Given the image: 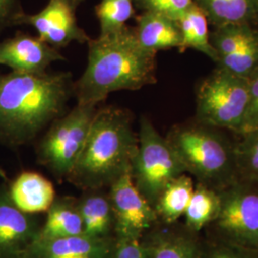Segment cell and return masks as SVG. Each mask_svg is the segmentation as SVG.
<instances>
[{"label":"cell","mask_w":258,"mask_h":258,"mask_svg":"<svg viewBox=\"0 0 258 258\" xmlns=\"http://www.w3.org/2000/svg\"><path fill=\"white\" fill-rule=\"evenodd\" d=\"M257 36V31L249 23L230 24L216 27L211 36V42L219 60L224 56L235 53Z\"/></svg>","instance_id":"obj_23"},{"label":"cell","mask_w":258,"mask_h":258,"mask_svg":"<svg viewBox=\"0 0 258 258\" xmlns=\"http://www.w3.org/2000/svg\"><path fill=\"white\" fill-rule=\"evenodd\" d=\"M41 226L37 214L23 212L12 202L7 181L0 184V258H27Z\"/></svg>","instance_id":"obj_11"},{"label":"cell","mask_w":258,"mask_h":258,"mask_svg":"<svg viewBox=\"0 0 258 258\" xmlns=\"http://www.w3.org/2000/svg\"><path fill=\"white\" fill-rule=\"evenodd\" d=\"M95 105L78 104L54 120L39 140L37 160L57 179H67L83 149L93 118Z\"/></svg>","instance_id":"obj_7"},{"label":"cell","mask_w":258,"mask_h":258,"mask_svg":"<svg viewBox=\"0 0 258 258\" xmlns=\"http://www.w3.org/2000/svg\"><path fill=\"white\" fill-rule=\"evenodd\" d=\"M70 72L0 74V144L31 143L64 114L73 96Z\"/></svg>","instance_id":"obj_1"},{"label":"cell","mask_w":258,"mask_h":258,"mask_svg":"<svg viewBox=\"0 0 258 258\" xmlns=\"http://www.w3.org/2000/svg\"><path fill=\"white\" fill-rule=\"evenodd\" d=\"M83 0H49L46 6L37 14L23 12L17 20V26L34 28L37 37L56 49L72 42L87 43L89 37L78 23L77 10Z\"/></svg>","instance_id":"obj_10"},{"label":"cell","mask_w":258,"mask_h":258,"mask_svg":"<svg viewBox=\"0 0 258 258\" xmlns=\"http://www.w3.org/2000/svg\"><path fill=\"white\" fill-rule=\"evenodd\" d=\"M12 202L20 211L29 214L46 212L55 198L53 184L35 171H23L7 182Z\"/></svg>","instance_id":"obj_15"},{"label":"cell","mask_w":258,"mask_h":258,"mask_svg":"<svg viewBox=\"0 0 258 258\" xmlns=\"http://www.w3.org/2000/svg\"><path fill=\"white\" fill-rule=\"evenodd\" d=\"M217 62L231 73L248 79L258 67V36L235 53L222 57Z\"/></svg>","instance_id":"obj_26"},{"label":"cell","mask_w":258,"mask_h":258,"mask_svg":"<svg viewBox=\"0 0 258 258\" xmlns=\"http://www.w3.org/2000/svg\"><path fill=\"white\" fill-rule=\"evenodd\" d=\"M166 139L197 183L220 190L238 180L234 145L217 128L201 123L179 125Z\"/></svg>","instance_id":"obj_4"},{"label":"cell","mask_w":258,"mask_h":258,"mask_svg":"<svg viewBox=\"0 0 258 258\" xmlns=\"http://www.w3.org/2000/svg\"><path fill=\"white\" fill-rule=\"evenodd\" d=\"M137 148L138 133L129 111L116 106L98 109L67 180L83 190L108 188L130 171Z\"/></svg>","instance_id":"obj_3"},{"label":"cell","mask_w":258,"mask_h":258,"mask_svg":"<svg viewBox=\"0 0 258 258\" xmlns=\"http://www.w3.org/2000/svg\"><path fill=\"white\" fill-rule=\"evenodd\" d=\"M115 216L116 239L141 240L157 223L154 208L141 194L130 171L108 187Z\"/></svg>","instance_id":"obj_9"},{"label":"cell","mask_w":258,"mask_h":258,"mask_svg":"<svg viewBox=\"0 0 258 258\" xmlns=\"http://www.w3.org/2000/svg\"><path fill=\"white\" fill-rule=\"evenodd\" d=\"M186 173L184 165L166 137L162 136L147 117L140 120L138 148L130 174L141 194L152 207L164 187L176 177Z\"/></svg>","instance_id":"obj_5"},{"label":"cell","mask_w":258,"mask_h":258,"mask_svg":"<svg viewBox=\"0 0 258 258\" xmlns=\"http://www.w3.org/2000/svg\"><path fill=\"white\" fill-rule=\"evenodd\" d=\"M134 3L143 12L159 14L177 21L194 5L195 0H134Z\"/></svg>","instance_id":"obj_28"},{"label":"cell","mask_w":258,"mask_h":258,"mask_svg":"<svg viewBox=\"0 0 258 258\" xmlns=\"http://www.w3.org/2000/svg\"><path fill=\"white\" fill-rule=\"evenodd\" d=\"M100 23V36L119 32L134 14V0H101L95 7Z\"/></svg>","instance_id":"obj_24"},{"label":"cell","mask_w":258,"mask_h":258,"mask_svg":"<svg viewBox=\"0 0 258 258\" xmlns=\"http://www.w3.org/2000/svg\"><path fill=\"white\" fill-rule=\"evenodd\" d=\"M116 238L98 239L76 235L55 239L37 240L27 258H110Z\"/></svg>","instance_id":"obj_14"},{"label":"cell","mask_w":258,"mask_h":258,"mask_svg":"<svg viewBox=\"0 0 258 258\" xmlns=\"http://www.w3.org/2000/svg\"><path fill=\"white\" fill-rule=\"evenodd\" d=\"M141 241L148 258H202L203 254V240L178 222H158Z\"/></svg>","instance_id":"obj_13"},{"label":"cell","mask_w":258,"mask_h":258,"mask_svg":"<svg viewBox=\"0 0 258 258\" xmlns=\"http://www.w3.org/2000/svg\"><path fill=\"white\" fill-rule=\"evenodd\" d=\"M221 208L220 191L197 183L194 194L184 212V226L199 233L216 220Z\"/></svg>","instance_id":"obj_21"},{"label":"cell","mask_w":258,"mask_h":258,"mask_svg":"<svg viewBox=\"0 0 258 258\" xmlns=\"http://www.w3.org/2000/svg\"><path fill=\"white\" fill-rule=\"evenodd\" d=\"M110 258H148L141 240L116 239Z\"/></svg>","instance_id":"obj_30"},{"label":"cell","mask_w":258,"mask_h":258,"mask_svg":"<svg viewBox=\"0 0 258 258\" xmlns=\"http://www.w3.org/2000/svg\"><path fill=\"white\" fill-rule=\"evenodd\" d=\"M83 233V219L78 199L72 196H55L46 212V218L42 223L38 239L70 237Z\"/></svg>","instance_id":"obj_18"},{"label":"cell","mask_w":258,"mask_h":258,"mask_svg":"<svg viewBox=\"0 0 258 258\" xmlns=\"http://www.w3.org/2000/svg\"><path fill=\"white\" fill-rule=\"evenodd\" d=\"M192 178L187 173L178 176L164 187L153 208L158 221L174 224L184 216L194 190Z\"/></svg>","instance_id":"obj_19"},{"label":"cell","mask_w":258,"mask_h":258,"mask_svg":"<svg viewBox=\"0 0 258 258\" xmlns=\"http://www.w3.org/2000/svg\"><path fill=\"white\" fill-rule=\"evenodd\" d=\"M215 27L250 24L258 18V0H195Z\"/></svg>","instance_id":"obj_20"},{"label":"cell","mask_w":258,"mask_h":258,"mask_svg":"<svg viewBox=\"0 0 258 258\" xmlns=\"http://www.w3.org/2000/svg\"><path fill=\"white\" fill-rule=\"evenodd\" d=\"M182 36V50L191 48L206 55L212 60H218V56L212 47L209 32V19L196 3L177 20Z\"/></svg>","instance_id":"obj_22"},{"label":"cell","mask_w":258,"mask_h":258,"mask_svg":"<svg viewBox=\"0 0 258 258\" xmlns=\"http://www.w3.org/2000/svg\"><path fill=\"white\" fill-rule=\"evenodd\" d=\"M240 136L234 145L238 179L258 184V130Z\"/></svg>","instance_id":"obj_25"},{"label":"cell","mask_w":258,"mask_h":258,"mask_svg":"<svg viewBox=\"0 0 258 258\" xmlns=\"http://www.w3.org/2000/svg\"><path fill=\"white\" fill-rule=\"evenodd\" d=\"M133 31L140 45L150 52L182 49L181 32L174 19L144 12L137 19V25Z\"/></svg>","instance_id":"obj_17"},{"label":"cell","mask_w":258,"mask_h":258,"mask_svg":"<svg viewBox=\"0 0 258 258\" xmlns=\"http://www.w3.org/2000/svg\"><path fill=\"white\" fill-rule=\"evenodd\" d=\"M104 188L83 190L78 199L82 215L83 235L98 239L115 237V216L108 191Z\"/></svg>","instance_id":"obj_16"},{"label":"cell","mask_w":258,"mask_h":258,"mask_svg":"<svg viewBox=\"0 0 258 258\" xmlns=\"http://www.w3.org/2000/svg\"><path fill=\"white\" fill-rule=\"evenodd\" d=\"M248 102V79L218 66L198 87L196 117L204 125L238 133Z\"/></svg>","instance_id":"obj_6"},{"label":"cell","mask_w":258,"mask_h":258,"mask_svg":"<svg viewBox=\"0 0 258 258\" xmlns=\"http://www.w3.org/2000/svg\"><path fill=\"white\" fill-rule=\"evenodd\" d=\"M87 46L86 68L73 84L78 104L97 106L111 93L156 82L157 53L140 45L132 28L90 38Z\"/></svg>","instance_id":"obj_2"},{"label":"cell","mask_w":258,"mask_h":258,"mask_svg":"<svg viewBox=\"0 0 258 258\" xmlns=\"http://www.w3.org/2000/svg\"><path fill=\"white\" fill-rule=\"evenodd\" d=\"M65 60L58 49L39 37L18 32L0 41V65L20 74H40L55 61Z\"/></svg>","instance_id":"obj_12"},{"label":"cell","mask_w":258,"mask_h":258,"mask_svg":"<svg viewBox=\"0 0 258 258\" xmlns=\"http://www.w3.org/2000/svg\"><path fill=\"white\" fill-rule=\"evenodd\" d=\"M249 102L238 135L258 130V67L248 78Z\"/></svg>","instance_id":"obj_29"},{"label":"cell","mask_w":258,"mask_h":258,"mask_svg":"<svg viewBox=\"0 0 258 258\" xmlns=\"http://www.w3.org/2000/svg\"><path fill=\"white\" fill-rule=\"evenodd\" d=\"M221 208L212 227L215 236L258 251V186L242 180L219 190Z\"/></svg>","instance_id":"obj_8"},{"label":"cell","mask_w":258,"mask_h":258,"mask_svg":"<svg viewBox=\"0 0 258 258\" xmlns=\"http://www.w3.org/2000/svg\"><path fill=\"white\" fill-rule=\"evenodd\" d=\"M202 258H258V251L214 236L203 240Z\"/></svg>","instance_id":"obj_27"},{"label":"cell","mask_w":258,"mask_h":258,"mask_svg":"<svg viewBox=\"0 0 258 258\" xmlns=\"http://www.w3.org/2000/svg\"><path fill=\"white\" fill-rule=\"evenodd\" d=\"M0 178H2L4 181H8V178H7V174L5 172V170L0 166Z\"/></svg>","instance_id":"obj_32"},{"label":"cell","mask_w":258,"mask_h":258,"mask_svg":"<svg viewBox=\"0 0 258 258\" xmlns=\"http://www.w3.org/2000/svg\"><path fill=\"white\" fill-rule=\"evenodd\" d=\"M23 12L21 0H0V34L7 28L17 26V20Z\"/></svg>","instance_id":"obj_31"}]
</instances>
